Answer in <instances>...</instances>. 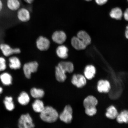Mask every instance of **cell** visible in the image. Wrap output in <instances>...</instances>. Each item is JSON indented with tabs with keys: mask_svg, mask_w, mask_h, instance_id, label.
Returning <instances> with one entry per match:
<instances>
[{
	"mask_svg": "<svg viewBox=\"0 0 128 128\" xmlns=\"http://www.w3.org/2000/svg\"><path fill=\"white\" fill-rule=\"evenodd\" d=\"M124 20L127 21L128 20V9L127 8L125 11L124 14Z\"/></svg>",
	"mask_w": 128,
	"mask_h": 128,
	"instance_id": "cell-31",
	"label": "cell"
},
{
	"mask_svg": "<svg viewBox=\"0 0 128 128\" xmlns=\"http://www.w3.org/2000/svg\"><path fill=\"white\" fill-rule=\"evenodd\" d=\"M50 41L47 38L43 36H40L36 41V48L42 52H44L48 50L50 47Z\"/></svg>",
	"mask_w": 128,
	"mask_h": 128,
	"instance_id": "cell-6",
	"label": "cell"
},
{
	"mask_svg": "<svg viewBox=\"0 0 128 128\" xmlns=\"http://www.w3.org/2000/svg\"><path fill=\"white\" fill-rule=\"evenodd\" d=\"M68 49L66 46L61 44L57 48L56 53L58 56L60 58L65 59L68 57Z\"/></svg>",
	"mask_w": 128,
	"mask_h": 128,
	"instance_id": "cell-14",
	"label": "cell"
},
{
	"mask_svg": "<svg viewBox=\"0 0 128 128\" xmlns=\"http://www.w3.org/2000/svg\"><path fill=\"white\" fill-rule=\"evenodd\" d=\"M62 68L69 73L72 72L74 70V66L71 62H61L58 63Z\"/></svg>",
	"mask_w": 128,
	"mask_h": 128,
	"instance_id": "cell-26",
	"label": "cell"
},
{
	"mask_svg": "<svg viewBox=\"0 0 128 128\" xmlns=\"http://www.w3.org/2000/svg\"><path fill=\"white\" fill-rule=\"evenodd\" d=\"M86 0L88 2H89L92 1V0Z\"/></svg>",
	"mask_w": 128,
	"mask_h": 128,
	"instance_id": "cell-36",
	"label": "cell"
},
{
	"mask_svg": "<svg viewBox=\"0 0 128 128\" xmlns=\"http://www.w3.org/2000/svg\"><path fill=\"white\" fill-rule=\"evenodd\" d=\"M30 98L28 94L24 92H22L18 99V100L20 104L26 105L29 103Z\"/></svg>",
	"mask_w": 128,
	"mask_h": 128,
	"instance_id": "cell-22",
	"label": "cell"
},
{
	"mask_svg": "<svg viewBox=\"0 0 128 128\" xmlns=\"http://www.w3.org/2000/svg\"><path fill=\"white\" fill-rule=\"evenodd\" d=\"M98 90L100 93H107L110 92L111 87L109 82L107 80H100L98 82Z\"/></svg>",
	"mask_w": 128,
	"mask_h": 128,
	"instance_id": "cell-12",
	"label": "cell"
},
{
	"mask_svg": "<svg viewBox=\"0 0 128 128\" xmlns=\"http://www.w3.org/2000/svg\"><path fill=\"white\" fill-rule=\"evenodd\" d=\"M71 82L74 85L80 88L84 87L87 84L85 77L81 74L74 75Z\"/></svg>",
	"mask_w": 128,
	"mask_h": 128,
	"instance_id": "cell-8",
	"label": "cell"
},
{
	"mask_svg": "<svg viewBox=\"0 0 128 128\" xmlns=\"http://www.w3.org/2000/svg\"><path fill=\"white\" fill-rule=\"evenodd\" d=\"M3 9V4L1 0H0V12Z\"/></svg>",
	"mask_w": 128,
	"mask_h": 128,
	"instance_id": "cell-33",
	"label": "cell"
},
{
	"mask_svg": "<svg viewBox=\"0 0 128 128\" xmlns=\"http://www.w3.org/2000/svg\"><path fill=\"white\" fill-rule=\"evenodd\" d=\"M126 29L125 31V36L126 37V38H127V39H128V26H127L126 27Z\"/></svg>",
	"mask_w": 128,
	"mask_h": 128,
	"instance_id": "cell-32",
	"label": "cell"
},
{
	"mask_svg": "<svg viewBox=\"0 0 128 128\" xmlns=\"http://www.w3.org/2000/svg\"><path fill=\"white\" fill-rule=\"evenodd\" d=\"M7 68L6 60L4 57L0 56V72L3 71Z\"/></svg>",
	"mask_w": 128,
	"mask_h": 128,
	"instance_id": "cell-28",
	"label": "cell"
},
{
	"mask_svg": "<svg viewBox=\"0 0 128 128\" xmlns=\"http://www.w3.org/2000/svg\"><path fill=\"white\" fill-rule=\"evenodd\" d=\"M24 0L28 4H31L33 2L34 0Z\"/></svg>",
	"mask_w": 128,
	"mask_h": 128,
	"instance_id": "cell-34",
	"label": "cell"
},
{
	"mask_svg": "<svg viewBox=\"0 0 128 128\" xmlns=\"http://www.w3.org/2000/svg\"><path fill=\"white\" fill-rule=\"evenodd\" d=\"M0 79L4 85L9 86L12 84V76L8 73L5 72L0 76Z\"/></svg>",
	"mask_w": 128,
	"mask_h": 128,
	"instance_id": "cell-24",
	"label": "cell"
},
{
	"mask_svg": "<svg viewBox=\"0 0 128 128\" xmlns=\"http://www.w3.org/2000/svg\"><path fill=\"white\" fill-rule=\"evenodd\" d=\"M0 52L4 56L7 57L21 52L20 48H13L9 44L4 42L0 44Z\"/></svg>",
	"mask_w": 128,
	"mask_h": 128,
	"instance_id": "cell-2",
	"label": "cell"
},
{
	"mask_svg": "<svg viewBox=\"0 0 128 128\" xmlns=\"http://www.w3.org/2000/svg\"><path fill=\"white\" fill-rule=\"evenodd\" d=\"M110 17L116 20H120L123 16V12L122 10L119 8H113L110 12Z\"/></svg>",
	"mask_w": 128,
	"mask_h": 128,
	"instance_id": "cell-20",
	"label": "cell"
},
{
	"mask_svg": "<svg viewBox=\"0 0 128 128\" xmlns=\"http://www.w3.org/2000/svg\"><path fill=\"white\" fill-rule=\"evenodd\" d=\"M18 126L20 128H34L35 125L31 116L27 114L20 116L18 120Z\"/></svg>",
	"mask_w": 128,
	"mask_h": 128,
	"instance_id": "cell-3",
	"label": "cell"
},
{
	"mask_svg": "<svg viewBox=\"0 0 128 128\" xmlns=\"http://www.w3.org/2000/svg\"><path fill=\"white\" fill-rule=\"evenodd\" d=\"M108 0H95L97 4L100 6L106 4Z\"/></svg>",
	"mask_w": 128,
	"mask_h": 128,
	"instance_id": "cell-30",
	"label": "cell"
},
{
	"mask_svg": "<svg viewBox=\"0 0 128 128\" xmlns=\"http://www.w3.org/2000/svg\"><path fill=\"white\" fill-rule=\"evenodd\" d=\"M32 107L34 110L38 113L41 112L45 107L43 102L39 99L35 100L32 105Z\"/></svg>",
	"mask_w": 128,
	"mask_h": 128,
	"instance_id": "cell-23",
	"label": "cell"
},
{
	"mask_svg": "<svg viewBox=\"0 0 128 128\" xmlns=\"http://www.w3.org/2000/svg\"><path fill=\"white\" fill-rule=\"evenodd\" d=\"M3 91V89L2 88L0 87V94Z\"/></svg>",
	"mask_w": 128,
	"mask_h": 128,
	"instance_id": "cell-35",
	"label": "cell"
},
{
	"mask_svg": "<svg viewBox=\"0 0 128 128\" xmlns=\"http://www.w3.org/2000/svg\"><path fill=\"white\" fill-rule=\"evenodd\" d=\"M67 39L66 34L62 31L54 32L52 36V39L56 44L61 45L65 42Z\"/></svg>",
	"mask_w": 128,
	"mask_h": 128,
	"instance_id": "cell-7",
	"label": "cell"
},
{
	"mask_svg": "<svg viewBox=\"0 0 128 128\" xmlns=\"http://www.w3.org/2000/svg\"><path fill=\"white\" fill-rule=\"evenodd\" d=\"M117 122L119 124H128V112L124 110L118 114L116 118Z\"/></svg>",
	"mask_w": 128,
	"mask_h": 128,
	"instance_id": "cell-21",
	"label": "cell"
},
{
	"mask_svg": "<svg viewBox=\"0 0 128 128\" xmlns=\"http://www.w3.org/2000/svg\"><path fill=\"white\" fill-rule=\"evenodd\" d=\"M66 70L58 64L55 68L56 77L57 80L61 82H64L66 78Z\"/></svg>",
	"mask_w": 128,
	"mask_h": 128,
	"instance_id": "cell-11",
	"label": "cell"
},
{
	"mask_svg": "<svg viewBox=\"0 0 128 128\" xmlns=\"http://www.w3.org/2000/svg\"><path fill=\"white\" fill-rule=\"evenodd\" d=\"M77 36L87 46L91 44L92 39L90 36L85 31L81 30L78 32Z\"/></svg>",
	"mask_w": 128,
	"mask_h": 128,
	"instance_id": "cell-17",
	"label": "cell"
},
{
	"mask_svg": "<svg viewBox=\"0 0 128 128\" xmlns=\"http://www.w3.org/2000/svg\"><path fill=\"white\" fill-rule=\"evenodd\" d=\"M85 112L86 114L89 116H92L95 115L97 112L96 108L85 109Z\"/></svg>",
	"mask_w": 128,
	"mask_h": 128,
	"instance_id": "cell-29",
	"label": "cell"
},
{
	"mask_svg": "<svg viewBox=\"0 0 128 128\" xmlns=\"http://www.w3.org/2000/svg\"><path fill=\"white\" fill-rule=\"evenodd\" d=\"M38 64L36 61L28 62L26 63L23 66V70L26 77L30 79L32 73L36 72L37 71Z\"/></svg>",
	"mask_w": 128,
	"mask_h": 128,
	"instance_id": "cell-4",
	"label": "cell"
},
{
	"mask_svg": "<svg viewBox=\"0 0 128 128\" xmlns=\"http://www.w3.org/2000/svg\"><path fill=\"white\" fill-rule=\"evenodd\" d=\"M98 103V100L95 97L89 96L84 99L83 105L85 109H87L96 108Z\"/></svg>",
	"mask_w": 128,
	"mask_h": 128,
	"instance_id": "cell-10",
	"label": "cell"
},
{
	"mask_svg": "<svg viewBox=\"0 0 128 128\" xmlns=\"http://www.w3.org/2000/svg\"><path fill=\"white\" fill-rule=\"evenodd\" d=\"M17 17L20 21L25 23L29 21L31 18L29 11L25 8L19 9L17 13Z\"/></svg>",
	"mask_w": 128,
	"mask_h": 128,
	"instance_id": "cell-9",
	"label": "cell"
},
{
	"mask_svg": "<svg viewBox=\"0 0 128 128\" xmlns=\"http://www.w3.org/2000/svg\"><path fill=\"white\" fill-rule=\"evenodd\" d=\"M71 43L72 47L78 50H83L87 46L77 36H74L72 38Z\"/></svg>",
	"mask_w": 128,
	"mask_h": 128,
	"instance_id": "cell-13",
	"label": "cell"
},
{
	"mask_svg": "<svg viewBox=\"0 0 128 128\" xmlns=\"http://www.w3.org/2000/svg\"><path fill=\"white\" fill-rule=\"evenodd\" d=\"M96 72V68L94 66L88 65L85 68L84 74L87 79L91 80L94 77Z\"/></svg>",
	"mask_w": 128,
	"mask_h": 128,
	"instance_id": "cell-16",
	"label": "cell"
},
{
	"mask_svg": "<svg viewBox=\"0 0 128 128\" xmlns=\"http://www.w3.org/2000/svg\"><path fill=\"white\" fill-rule=\"evenodd\" d=\"M119 114L117 110L114 106H111L107 109L105 115L108 119L114 120L116 118Z\"/></svg>",
	"mask_w": 128,
	"mask_h": 128,
	"instance_id": "cell-18",
	"label": "cell"
},
{
	"mask_svg": "<svg viewBox=\"0 0 128 128\" xmlns=\"http://www.w3.org/2000/svg\"><path fill=\"white\" fill-rule=\"evenodd\" d=\"M4 103L6 109L9 111H12L15 108L12 98L11 97H6L4 100Z\"/></svg>",
	"mask_w": 128,
	"mask_h": 128,
	"instance_id": "cell-27",
	"label": "cell"
},
{
	"mask_svg": "<svg viewBox=\"0 0 128 128\" xmlns=\"http://www.w3.org/2000/svg\"><path fill=\"white\" fill-rule=\"evenodd\" d=\"M58 114L56 110L50 106L44 107L40 114L41 119L48 123L55 122L58 119Z\"/></svg>",
	"mask_w": 128,
	"mask_h": 128,
	"instance_id": "cell-1",
	"label": "cell"
},
{
	"mask_svg": "<svg viewBox=\"0 0 128 128\" xmlns=\"http://www.w3.org/2000/svg\"><path fill=\"white\" fill-rule=\"evenodd\" d=\"M73 109L70 105H66L65 107L63 112L60 116V120L66 124H70L72 120Z\"/></svg>",
	"mask_w": 128,
	"mask_h": 128,
	"instance_id": "cell-5",
	"label": "cell"
},
{
	"mask_svg": "<svg viewBox=\"0 0 128 128\" xmlns=\"http://www.w3.org/2000/svg\"><path fill=\"white\" fill-rule=\"evenodd\" d=\"M9 68L12 69H19L21 66V63L18 58L15 56H10L8 59Z\"/></svg>",
	"mask_w": 128,
	"mask_h": 128,
	"instance_id": "cell-15",
	"label": "cell"
},
{
	"mask_svg": "<svg viewBox=\"0 0 128 128\" xmlns=\"http://www.w3.org/2000/svg\"><path fill=\"white\" fill-rule=\"evenodd\" d=\"M30 94L34 98L38 99L42 98L44 94V91L42 90L35 88L31 89Z\"/></svg>",
	"mask_w": 128,
	"mask_h": 128,
	"instance_id": "cell-25",
	"label": "cell"
},
{
	"mask_svg": "<svg viewBox=\"0 0 128 128\" xmlns=\"http://www.w3.org/2000/svg\"><path fill=\"white\" fill-rule=\"evenodd\" d=\"M21 4L19 0H7V6L8 9L12 11L18 10Z\"/></svg>",
	"mask_w": 128,
	"mask_h": 128,
	"instance_id": "cell-19",
	"label": "cell"
}]
</instances>
